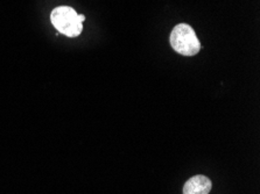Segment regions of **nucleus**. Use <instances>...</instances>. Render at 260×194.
Returning a JSON list of instances; mask_svg holds the SVG:
<instances>
[{
  "label": "nucleus",
  "instance_id": "obj_1",
  "mask_svg": "<svg viewBox=\"0 0 260 194\" xmlns=\"http://www.w3.org/2000/svg\"><path fill=\"white\" fill-rule=\"evenodd\" d=\"M50 20L61 34L68 37H76L83 30L85 15L77 14L76 11L69 6H60L52 12Z\"/></svg>",
  "mask_w": 260,
  "mask_h": 194
},
{
  "label": "nucleus",
  "instance_id": "obj_2",
  "mask_svg": "<svg viewBox=\"0 0 260 194\" xmlns=\"http://www.w3.org/2000/svg\"><path fill=\"white\" fill-rule=\"evenodd\" d=\"M169 42L172 48L183 56H195L201 50V43L195 30L187 23H179L173 28Z\"/></svg>",
  "mask_w": 260,
  "mask_h": 194
},
{
  "label": "nucleus",
  "instance_id": "obj_3",
  "mask_svg": "<svg viewBox=\"0 0 260 194\" xmlns=\"http://www.w3.org/2000/svg\"><path fill=\"white\" fill-rule=\"evenodd\" d=\"M212 184L208 177L203 175L195 176L189 179L183 186V194H209Z\"/></svg>",
  "mask_w": 260,
  "mask_h": 194
}]
</instances>
